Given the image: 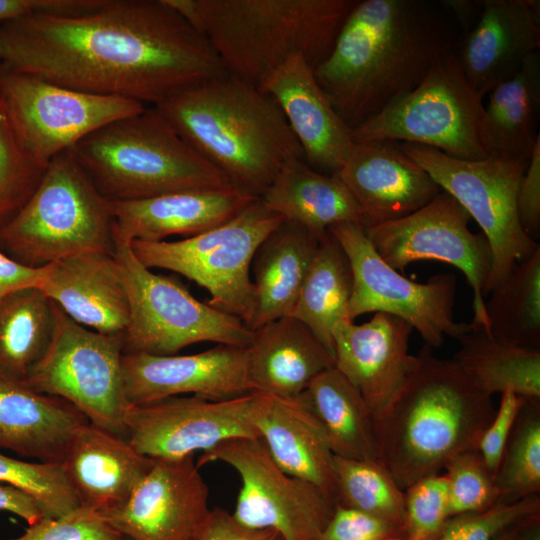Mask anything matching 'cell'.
Masks as SVG:
<instances>
[{"label":"cell","mask_w":540,"mask_h":540,"mask_svg":"<svg viewBox=\"0 0 540 540\" xmlns=\"http://www.w3.org/2000/svg\"><path fill=\"white\" fill-rule=\"evenodd\" d=\"M0 61L59 86L146 106L226 73L208 40L167 0H103L79 16L4 23Z\"/></svg>","instance_id":"6da1fadb"},{"label":"cell","mask_w":540,"mask_h":540,"mask_svg":"<svg viewBox=\"0 0 540 540\" xmlns=\"http://www.w3.org/2000/svg\"><path fill=\"white\" fill-rule=\"evenodd\" d=\"M460 38L445 0H358L314 74L354 129L417 87Z\"/></svg>","instance_id":"7a4b0ae2"},{"label":"cell","mask_w":540,"mask_h":540,"mask_svg":"<svg viewBox=\"0 0 540 540\" xmlns=\"http://www.w3.org/2000/svg\"><path fill=\"white\" fill-rule=\"evenodd\" d=\"M153 107L234 188L253 197L286 164L305 160L277 102L227 72Z\"/></svg>","instance_id":"3957f363"},{"label":"cell","mask_w":540,"mask_h":540,"mask_svg":"<svg viewBox=\"0 0 540 540\" xmlns=\"http://www.w3.org/2000/svg\"><path fill=\"white\" fill-rule=\"evenodd\" d=\"M432 349H421L408 382L375 421L380 461L402 490L476 448L496 411L492 396Z\"/></svg>","instance_id":"277c9868"},{"label":"cell","mask_w":540,"mask_h":540,"mask_svg":"<svg viewBox=\"0 0 540 540\" xmlns=\"http://www.w3.org/2000/svg\"><path fill=\"white\" fill-rule=\"evenodd\" d=\"M210 43L225 71L259 87L291 55L315 69L358 0H167Z\"/></svg>","instance_id":"5b68a950"},{"label":"cell","mask_w":540,"mask_h":540,"mask_svg":"<svg viewBox=\"0 0 540 540\" xmlns=\"http://www.w3.org/2000/svg\"><path fill=\"white\" fill-rule=\"evenodd\" d=\"M68 150L110 202L233 187L153 106L102 126Z\"/></svg>","instance_id":"8992f818"},{"label":"cell","mask_w":540,"mask_h":540,"mask_svg":"<svg viewBox=\"0 0 540 540\" xmlns=\"http://www.w3.org/2000/svg\"><path fill=\"white\" fill-rule=\"evenodd\" d=\"M0 248L31 267L83 252H113L110 202L69 150L52 159L29 199L1 228Z\"/></svg>","instance_id":"52a82bcc"},{"label":"cell","mask_w":540,"mask_h":540,"mask_svg":"<svg viewBox=\"0 0 540 540\" xmlns=\"http://www.w3.org/2000/svg\"><path fill=\"white\" fill-rule=\"evenodd\" d=\"M113 256L129 303L124 353L176 355L196 343L246 348L253 331L239 318L196 299L178 280L154 273L131 242L114 236Z\"/></svg>","instance_id":"ba28073f"},{"label":"cell","mask_w":540,"mask_h":540,"mask_svg":"<svg viewBox=\"0 0 540 540\" xmlns=\"http://www.w3.org/2000/svg\"><path fill=\"white\" fill-rule=\"evenodd\" d=\"M284 220L260 199L201 234L177 241L133 240L131 247L147 268L174 271L205 288L213 308L248 327L254 309L250 268L261 242Z\"/></svg>","instance_id":"9c48e42d"},{"label":"cell","mask_w":540,"mask_h":540,"mask_svg":"<svg viewBox=\"0 0 540 540\" xmlns=\"http://www.w3.org/2000/svg\"><path fill=\"white\" fill-rule=\"evenodd\" d=\"M483 105L455 49L442 55L412 91L352 129V139L414 143L457 159L481 160L487 157L478 137Z\"/></svg>","instance_id":"30bf717a"},{"label":"cell","mask_w":540,"mask_h":540,"mask_svg":"<svg viewBox=\"0 0 540 540\" xmlns=\"http://www.w3.org/2000/svg\"><path fill=\"white\" fill-rule=\"evenodd\" d=\"M416 161L476 221L492 255L484 296L501 283L514 266L532 255L539 244L523 230L517 211L519 185L528 159L462 160L437 149L400 142Z\"/></svg>","instance_id":"8fae6325"},{"label":"cell","mask_w":540,"mask_h":540,"mask_svg":"<svg viewBox=\"0 0 540 540\" xmlns=\"http://www.w3.org/2000/svg\"><path fill=\"white\" fill-rule=\"evenodd\" d=\"M54 310L51 342L23 382L69 402L90 423L124 436L123 419L129 405L121 366L123 333L102 334L84 327L55 302Z\"/></svg>","instance_id":"7c38bea8"},{"label":"cell","mask_w":540,"mask_h":540,"mask_svg":"<svg viewBox=\"0 0 540 540\" xmlns=\"http://www.w3.org/2000/svg\"><path fill=\"white\" fill-rule=\"evenodd\" d=\"M329 231L343 247L352 269L350 320L366 313L394 315L416 329L431 348L440 347L445 336L459 339L471 329L470 323L454 319V274H437L426 282L413 281L378 255L362 225L339 223Z\"/></svg>","instance_id":"4fadbf2b"},{"label":"cell","mask_w":540,"mask_h":540,"mask_svg":"<svg viewBox=\"0 0 540 540\" xmlns=\"http://www.w3.org/2000/svg\"><path fill=\"white\" fill-rule=\"evenodd\" d=\"M0 100L24 150L42 169L91 132L147 107L59 86L1 65Z\"/></svg>","instance_id":"5bb4252c"},{"label":"cell","mask_w":540,"mask_h":540,"mask_svg":"<svg viewBox=\"0 0 540 540\" xmlns=\"http://www.w3.org/2000/svg\"><path fill=\"white\" fill-rule=\"evenodd\" d=\"M222 461L241 478L234 518L253 529H272L285 540H317L337 501L317 486L289 475L259 438H233L203 452L200 467Z\"/></svg>","instance_id":"9a60e30c"},{"label":"cell","mask_w":540,"mask_h":540,"mask_svg":"<svg viewBox=\"0 0 540 540\" xmlns=\"http://www.w3.org/2000/svg\"><path fill=\"white\" fill-rule=\"evenodd\" d=\"M467 211L447 192L403 218L364 228L378 255L392 268L403 271L418 261H439L458 268L472 289V327L487 331L484 290L491 272L492 255L483 233L469 229Z\"/></svg>","instance_id":"2e32d148"},{"label":"cell","mask_w":540,"mask_h":540,"mask_svg":"<svg viewBox=\"0 0 540 540\" xmlns=\"http://www.w3.org/2000/svg\"><path fill=\"white\" fill-rule=\"evenodd\" d=\"M254 393L230 399L169 397L130 405L124 436L153 459H181L233 438H259L252 423Z\"/></svg>","instance_id":"e0dca14e"},{"label":"cell","mask_w":540,"mask_h":540,"mask_svg":"<svg viewBox=\"0 0 540 540\" xmlns=\"http://www.w3.org/2000/svg\"><path fill=\"white\" fill-rule=\"evenodd\" d=\"M198 468L193 455L155 459L128 501L105 520L132 540H192L211 510Z\"/></svg>","instance_id":"ac0fdd59"},{"label":"cell","mask_w":540,"mask_h":540,"mask_svg":"<svg viewBox=\"0 0 540 540\" xmlns=\"http://www.w3.org/2000/svg\"><path fill=\"white\" fill-rule=\"evenodd\" d=\"M412 331L403 319L382 312L362 324L344 319L334 329V367L358 390L375 421L418 364V356L409 353Z\"/></svg>","instance_id":"d6986e66"},{"label":"cell","mask_w":540,"mask_h":540,"mask_svg":"<svg viewBox=\"0 0 540 540\" xmlns=\"http://www.w3.org/2000/svg\"><path fill=\"white\" fill-rule=\"evenodd\" d=\"M121 366L129 406L182 394L220 400L251 393L243 347L218 344L190 355L123 353Z\"/></svg>","instance_id":"ffe728a7"},{"label":"cell","mask_w":540,"mask_h":540,"mask_svg":"<svg viewBox=\"0 0 540 540\" xmlns=\"http://www.w3.org/2000/svg\"><path fill=\"white\" fill-rule=\"evenodd\" d=\"M334 174L357 202L364 228L408 216L442 191L400 142L390 140L355 143Z\"/></svg>","instance_id":"44dd1931"},{"label":"cell","mask_w":540,"mask_h":540,"mask_svg":"<svg viewBox=\"0 0 540 540\" xmlns=\"http://www.w3.org/2000/svg\"><path fill=\"white\" fill-rule=\"evenodd\" d=\"M539 48V0H481L479 15L461 35L456 54L468 81L484 98Z\"/></svg>","instance_id":"7402d4cb"},{"label":"cell","mask_w":540,"mask_h":540,"mask_svg":"<svg viewBox=\"0 0 540 540\" xmlns=\"http://www.w3.org/2000/svg\"><path fill=\"white\" fill-rule=\"evenodd\" d=\"M259 88L279 105L309 166L333 174L344 165L355 145L352 129L302 55H291Z\"/></svg>","instance_id":"603a6c76"},{"label":"cell","mask_w":540,"mask_h":540,"mask_svg":"<svg viewBox=\"0 0 540 540\" xmlns=\"http://www.w3.org/2000/svg\"><path fill=\"white\" fill-rule=\"evenodd\" d=\"M154 461L124 436L87 422L72 436L61 465L80 506L104 517L128 501Z\"/></svg>","instance_id":"cb8c5ba5"},{"label":"cell","mask_w":540,"mask_h":540,"mask_svg":"<svg viewBox=\"0 0 540 540\" xmlns=\"http://www.w3.org/2000/svg\"><path fill=\"white\" fill-rule=\"evenodd\" d=\"M252 393V423L275 463L337 501L334 454L302 393L293 398Z\"/></svg>","instance_id":"d4e9b609"},{"label":"cell","mask_w":540,"mask_h":540,"mask_svg":"<svg viewBox=\"0 0 540 540\" xmlns=\"http://www.w3.org/2000/svg\"><path fill=\"white\" fill-rule=\"evenodd\" d=\"M39 289L84 327L102 334L127 328L129 303L113 252H83L50 263Z\"/></svg>","instance_id":"484cf974"},{"label":"cell","mask_w":540,"mask_h":540,"mask_svg":"<svg viewBox=\"0 0 540 540\" xmlns=\"http://www.w3.org/2000/svg\"><path fill=\"white\" fill-rule=\"evenodd\" d=\"M258 198L234 187L110 202L113 236L157 242L173 235L192 237L230 220Z\"/></svg>","instance_id":"4316f807"},{"label":"cell","mask_w":540,"mask_h":540,"mask_svg":"<svg viewBox=\"0 0 540 540\" xmlns=\"http://www.w3.org/2000/svg\"><path fill=\"white\" fill-rule=\"evenodd\" d=\"M246 349L250 391L283 398L300 395L334 360L300 320L285 316L253 331Z\"/></svg>","instance_id":"83f0119b"},{"label":"cell","mask_w":540,"mask_h":540,"mask_svg":"<svg viewBox=\"0 0 540 540\" xmlns=\"http://www.w3.org/2000/svg\"><path fill=\"white\" fill-rule=\"evenodd\" d=\"M87 422L69 402L0 372V448L61 463L72 436Z\"/></svg>","instance_id":"f1b7e54d"},{"label":"cell","mask_w":540,"mask_h":540,"mask_svg":"<svg viewBox=\"0 0 540 540\" xmlns=\"http://www.w3.org/2000/svg\"><path fill=\"white\" fill-rule=\"evenodd\" d=\"M320 239L302 225L283 220L258 246L251 262L252 331L290 316Z\"/></svg>","instance_id":"f546056e"},{"label":"cell","mask_w":540,"mask_h":540,"mask_svg":"<svg viewBox=\"0 0 540 540\" xmlns=\"http://www.w3.org/2000/svg\"><path fill=\"white\" fill-rule=\"evenodd\" d=\"M260 199L284 220L302 225L318 239L339 223L364 226L362 212L345 184L334 173L317 171L305 160L286 164Z\"/></svg>","instance_id":"4dcf8cb0"},{"label":"cell","mask_w":540,"mask_h":540,"mask_svg":"<svg viewBox=\"0 0 540 540\" xmlns=\"http://www.w3.org/2000/svg\"><path fill=\"white\" fill-rule=\"evenodd\" d=\"M478 124V137L487 157L529 159L540 135V52L488 94Z\"/></svg>","instance_id":"1f68e13d"},{"label":"cell","mask_w":540,"mask_h":540,"mask_svg":"<svg viewBox=\"0 0 540 540\" xmlns=\"http://www.w3.org/2000/svg\"><path fill=\"white\" fill-rule=\"evenodd\" d=\"M302 395L335 456L380 461L374 416L358 390L335 367L317 375Z\"/></svg>","instance_id":"d6a6232c"},{"label":"cell","mask_w":540,"mask_h":540,"mask_svg":"<svg viewBox=\"0 0 540 540\" xmlns=\"http://www.w3.org/2000/svg\"><path fill=\"white\" fill-rule=\"evenodd\" d=\"M352 289L349 259L339 241L328 231L319 241L290 316L313 332L333 360L334 329L340 321L349 319Z\"/></svg>","instance_id":"836d02e7"},{"label":"cell","mask_w":540,"mask_h":540,"mask_svg":"<svg viewBox=\"0 0 540 540\" xmlns=\"http://www.w3.org/2000/svg\"><path fill=\"white\" fill-rule=\"evenodd\" d=\"M453 361L482 391L512 392L540 402V350L500 342L483 328L472 327L459 339Z\"/></svg>","instance_id":"e575fe53"},{"label":"cell","mask_w":540,"mask_h":540,"mask_svg":"<svg viewBox=\"0 0 540 540\" xmlns=\"http://www.w3.org/2000/svg\"><path fill=\"white\" fill-rule=\"evenodd\" d=\"M55 327L54 302L39 288L12 293L0 303V372L24 380L45 354Z\"/></svg>","instance_id":"d590c367"},{"label":"cell","mask_w":540,"mask_h":540,"mask_svg":"<svg viewBox=\"0 0 540 540\" xmlns=\"http://www.w3.org/2000/svg\"><path fill=\"white\" fill-rule=\"evenodd\" d=\"M489 294L486 332L500 342L540 350V246Z\"/></svg>","instance_id":"8d00e7d4"},{"label":"cell","mask_w":540,"mask_h":540,"mask_svg":"<svg viewBox=\"0 0 540 540\" xmlns=\"http://www.w3.org/2000/svg\"><path fill=\"white\" fill-rule=\"evenodd\" d=\"M334 471L337 504L381 518L406 535L404 490L380 461L334 455Z\"/></svg>","instance_id":"74e56055"},{"label":"cell","mask_w":540,"mask_h":540,"mask_svg":"<svg viewBox=\"0 0 540 540\" xmlns=\"http://www.w3.org/2000/svg\"><path fill=\"white\" fill-rule=\"evenodd\" d=\"M540 405L525 400L494 475L499 501L510 502L540 491Z\"/></svg>","instance_id":"f35d334b"},{"label":"cell","mask_w":540,"mask_h":540,"mask_svg":"<svg viewBox=\"0 0 540 540\" xmlns=\"http://www.w3.org/2000/svg\"><path fill=\"white\" fill-rule=\"evenodd\" d=\"M0 483L31 496L44 518L61 517L81 507L61 463H32L0 453Z\"/></svg>","instance_id":"ab89813d"},{"label":"cell","mask_w":540,"mask_h":540,"mask_svg":"<svg viewBox=\"0 0 540 540\" xmlns=\"http://www.w3.org/2000/svg\"><path fill=\"white\" fill-rule=\"evenodd\" d=\"M44 172L24 150L0 100V230L26 203Z\"/></svg>","instance_id":"60d3db41"},{"label":"cell","mask_w":540,"mask_h":540,"mask_svg":"<svg viewBox=\"0 0 540 540\" xmlns=\"http://www.w3.org/2000/svg\"><path fill=\"white\" fill-rule=\"evenodd\" d=\"M443 469L448 485L449 518L483 511L499 502L494 475L476 448L453 456Z\"/></svg>","instance_id":"b9f144b4"},{"label":"cell","mask_w":540,"mask_h":540,"mask_svg":"<svg viewBox=\"0 0 540 540\" xmlns=\"http://www.w3.org/2000/svg\"><path fill=\"white\" fill-rule=\"evenodd\" d=\"M536 514H540L539 494L499 501L483 511L450 517L432 540H496L512 526Z\"/></svg>","instance_id":"7bdbcfd3"},{"label":"cell","mask_w":540,"mask_h":540,"mask_svg":"<svg viewBox=\"0 0 540 540\" xmlns=\"http://www.w3.org/2000/svg\"><path fill=\"white\" fill-rule=\"evenodd\" d=\"M404 494L406 536L410 540H432L449 519L445 475L423 477L404 490Z\"/></svg>","instance_id":"ee69618b"},{"label":"cell","mask_w":540,"mask_h":540,"mask_svg":"<svg viewBox=\"0 0 540 540\" xmlns=\"http://www.w3.org/2000/svg\"><path fill=\"white\" fill-rule=\"evenodd\" d=\"M121 534L98 512L79 507L57 518H42L11 540H113Z\"/></svg>","instance_id":"f6af8a7d"},{"label":"cell","mask_w":540,"mask_h":540,"mask_svg":"<svg viewBox=\"0 0 540 540\" xmlns=\"http://www.w3.org/2000/svg\"><path fill=\"white\" fill-rule=\"evenodd\" d=\"M406 537L397 526L363 511L337 504L317 540H385Z\"/></svg>","instance_id":"bcb514c9"},{"label":"cell","mask_w":540,"mask_h":540,"mask_svg":"<svg viewBox=\"0 0 540 540\" xmlns=\"http://www.w3.org/2000/svg\"><path fill=\"white\" fill-rule=\"evenodd\" d=\"M525 399L504 392L496 408L494 417L479 437L476 449L488 470L495 475L506 443Z\"/></svg>","instance_id":"7dc6e473"},{"label":"cell","mask_w":540,"mask_h":540,"mask_svg":"<svg viewBox=\"0 0 540 540\" xmlns=\"http://www.w3.org/2000/svg\"><path fill=\"white\" fill-rule=\"evenodd\" d=\"M517 211L524 232L536 241L540 234V139L533 148L519 185Z\"/></svg>","instance_id":"c3c4849f"},{"label":"cell","mask_w":540,"mask_h":540,"mask_svg":"<svg viewBox=\"0 0 540 540\" xmlns=\"http://www.w3.org/2000/svg\"><path fill=\"white\" fill-rule=\"evenodd\" d=\"M98 5V0H0V25L32 15L79 16Z\"/></svg>","instance_id":"681fc988"},{"label":"cell","mask_w":540,"mask_h":540,"mask_svg":"<svg viewBox=\"0 0 540 540\" xmlns=\"http://www.w3.org/2000/svg\"><path fill=\"white\" fill-rule=\"evenodd\" d=\"M192 540H285L272 529H253L239 523L222 508L211 509Z\"/></svg>","instance_id":"f907efd6"},{"label":"cell","mask_w":540,"mask_h":540,"mask_svg":"<svg viewBox=\"0 0 540 540\" xmlns=\"http://www.w3.org/2000/svg\"><path fill=\"white\" fill-rule=\"evenodd\" d=\"M45 277V266L22 264L0 250V303L7 296L28 288H39Z\"/></svg>","instance_id":"816d5d0a"},{"label":"cell","mask_w":540,"mask_h":540,"mask_svg":"<svg viewBox=\"0 0 540 540\" xmlns=\"http://www.w3.org/2000/svg\"><path fill=\"white\" fill-rule=\"evenodd\" d=\"M0 511L14 513L28 525L44 518L39 505L31 496L4 483H0Z\"/></svg>","instance_id":"f5cc1de1"},{"label":"cell","mask_w":540,"mask_h":540,"mask_svg":"<svg viewBox=\"0 0 540 540\" xmlns=\"http://www.w3.org/2000/svg\"><path fill=\"white\" fill-rule=\"evenodd\" d=\"M513 540H540V514L532 515L512 527Z\"/></svg>","instance_id":"db71d44e"},{"label":"cell","mask_w":540,"mask_h":540,"mask_svg":"<svg viewBox=\"0 0 540 540\" xmlns=\"http://www.w3.org/2000/svg\"><path fill=\"white\" fill-rule=\"evenodd\" d=\"M512 527L499 535L496 540H513Z\"/></svg>","instance_id":"11a10c76"},{"label":"cell","mask_w":540,"mask_h":540,"mask_svg":"<svg viewBox=\"0 0 540 540\" xmlns=\"http://www.w3.org/2000/svg\"><path fill=\"white\" fill-rule=\"evenodd\" d=\"M385 540H410L408 537H390Z\"/></svg>","instance_id":"9f6ffc18"},{"label":"cell","mask_w":540,"mask_h":540,"mask_svg":"<svg viewBox=\"0 0 540 540\" xmlns=\"http://www.w3.org/2000/svg\"><path fill=\"white\" fill-rule=\"evenodd\" d=\"M113 540H132L130 539L129 537L127 536H124V535H120L119 537L113 539Z\"/></svg>","instance_id":"6f0895ef"}]
</instances>
